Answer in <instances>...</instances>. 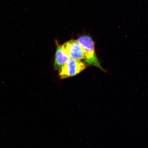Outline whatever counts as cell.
Masks as SVG:
<instances>
[{"instance_id": "obj_1", "label": "cell", "mask_w": 148, "mask_h": 148, "mask_svg": "<svg viewBox=\"0 0 148 148\" xmlns=\"http://www.w3.org/2000/svg\"><path fill=\"white\" fill-rule=\"evenodd\" d=\"M77 40L84 49L86 55L84 62L86 65L94 66L105 71L96 55L95 44L91 37L87 35H84L79 37Z\"/></svg>"}, {"instance_id": "obj_2", "label": "cell", "mask_w": 148, "mask_h": 148, "mask_svg": "<svg viewBox=\"0 0 148 148\" xmlns=\"http://www.w3.org/2000/svg\"><path fill=\"white\" fill-rule=\"evenodd\" d=\"M86 64L81 60L70 59L59 70V75L62 79L75 76L84 70Z\"/></svg>"}, {"instance_id": "obj_3", "label": "cell", "mask_w": 148, "mask_h": 148, "mask_svg": "<svg viewBox=\"0 0 148 148\" xmlns=\"http://www.w3.org/2000/svg\"><path fill=\"white\" fill-rule=\"evenodd\" d=\"M62 47L70 59L81 60L86 58L84 49L77 40H70L65 42Z\"/></svg>"}, {"instance_id": "obj_4", "label": "cell", "mask_w": 148, "mask_h": 148, "mask_svg": "<svg viewBox=\"0 0 148 148\" xmlns=\"http://www.w3.org/2000/svg\"><path fill=\"white\" fill-rule=\"evenodd\" d=\"M70 59L69 57L63 50L62 46L57 44L55 55V69L59 70Z\"/></svg>"}]
</instances>
